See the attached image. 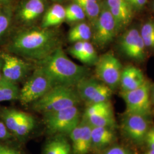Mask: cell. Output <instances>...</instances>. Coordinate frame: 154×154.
<instances>
[{"mask_svg":"<svg viewBox=\"0 0 154 154\" xmlns=\"http://www.w3.org/2000/svg\"><path fill=\"white\" fill-rule=\"evenodd\" d=\"M58 32L52 28L31 27L19 31L13 37L8 50L31 60L40 61L61 47Z\"/></svg>","mask_w":154,"mask_h":154,"instance_id":"1","label":"cell"},{"mask_svg":"<svg viewBox=\"0 0 154 154\" xmlns=\"http://www.w3.org/2000/svg\"><path fill=\"white\" fill-rule=\"evenodd\" d=\"M38 62L39 67L51 78L55 85L74 87L88 77V69L72 62L61 46Z\"/></svg>","mask_w":154,"mask_h":154,"instance_id":"2","label":"cell"},{"mask_svg":"<svg viewBox=\"0 0 154 154\" xmlns=\"http://www.w3.org/2000/svg\"><path fill=\"white\" fill-rule=\"evenodd\" d=\"M81 99L76 88L64 85H55L32 103L33 110L43 114L77 106Z\"/></svg>","mask_w":154,"mask_h":154,"instance_id":"3","label":"cell"},{"mask_svg":"<svg viewBox=\"0 0 154 154\" xmlns=\"http://www.w3.org/2000/svg\"><path fill=\"white\" fill-rule=\"evenodd\" d=\"M55 86L44 70L38 67L28 78L20 91L19 100L22 105L33 103Z\"/></svg>","mask_w":154,"mask_h":154,"instance_id":"4","label":"cell"},{"mask_svg":"<svg viewBox=\"0 0 154 154\" xmlns=\"http://www.w3.org/2000/svg\"><path fill=\"white\" fill-rule=\"evenodd\" d=\"M48 131L52 134H70L80 123V112L77 106L44 114Z\"/></svg>","mask_w":154,"mask_h":154,"instance_id":"5","label":"cell"},{"mask_svg":"<svg viewBox=\"0 0 154 154\" xmlns=\"http://www.w3.org/2000/svg\"><path fill=\"white\" fill-rule=\"evenodd\" d=\"M116 20L105 1L101 3L99 16L92 26V41L100 48H104L115 38L118 32Z\"/></svg>","mask_w":154,"mask_h":154,"instance_id":"6","label":"cell"},{"mask_svg":"<svg viewBox=\"0 0 154 154\" xmlns=\"http://www.w3.org/2000/svg\"><path fill=\"white\" fill-rule=\"evenodd\" d=\"M95 66V74L99 81L112 90L119 85L122 65L113 53L108 52L100 56Z\"/></svg>","mask_w":154,"mask_h":154,"instance_id":"7","label":"cell"},{"mask_svg":"<svg viewBox=\"0 0 154 154\" xmlns=\"http://www.w3.org/2000/svg\"><path fill=\"white\" fill-rule=\"evenodd\" d=\"M76 90L81 100L91 105L109 101L112 90L98 79L85 78L76 85Z\"/></svg>","mask_w":154,"mask_h":154,"instance_id":"8","label":"cell"},{"mask_svg":"<svg viewBox=\"0 0 154 154\" xmlns=\"http://www.w3.org/2000/svg\"><path fill=\"white\" fill-rule=\"evenodd\" d=\"M122 97L126 106V113L149 116L151 112L150 87L147 82L138 88L122 91Z\"/></svg>","mask_w":154,"mask_h":154,"instance_id":"9","label":"cell"},{"mask_svg":"<svg viewBox=\"0 0 154 154\" xmlns=\"http://www.w3.org/2000/svg\"><path fill=\"white\" fill-rule=\"evenodd\" d=\"M149 116L135 114H128L122 121V129L127 137L138 144L146 140L149 129Z\"/></svg>","mask_w":154,"mask_h":154,"instance_id":"10","label":"cell"},{"mask_svg":"<svg viewBox=\"0 0 154 154\" xmlns=\"http://www.w3.org/2000/svg\"><path fill=\"white\" fill-rule=\"evenodd\" d=\"M3 78L11 82L17 83L28 75L31 69V65L15 55L2 53Z\"/></svg>","mask_w":154,"mask_h":154,"instance_id":"11","label":"cell"},{"mask_svg":"<svg viewBox=\"0 0 154 154\" xmlns=\"http://www.w3.org/2000/svg\"><path fill=\"white\" fill-rule=\"evenodd\" d=\"M119 44L122 52L127 57L135 61L144 60L146 46L140 32L136 28L130 29L124 33Z\"/></svg>","mask_w":154,"mask_h":154,"instance_id":"12","label":"cell"},{"mask_svg":"<svg viewBox=\"0 0 154 154\" xmlns=\"http://www.w3.org/2000/svg\"><path fill=\"white\" fill-rule=\"evenodd\" d=\"M92 127L82 119L69 134L72 142L73 154H87L92 148Z\"/></svg>","mask_w":154,"mask_h":154,"instance_id":"13","label":"cell"},{"mask_svg":"<svg viewBox=\"0 0 154 154\" xmlns=\"http://www.w3.org/2000/svg\"><path fill=\"white\" fill-rule=\"evenodd\" d=\"M45 0H26L20 5L17 11V18L25 25L30 26L46 11Z\"/></svg>","mask_w":154,"mask_h":154,"instance_id":"14","label":"cell"},{"mask_svg":"<svg viewBox=\"0 0 154 154\" xmlns=\"http://www.w3.org/2000/svg\"><path fill=\"white\" fill-rule=\"evenodd\" d=\"M105 3L116 20L118 31L132 20L133 9L127 0H106Z\"/></svg>","mask_w":154,"mask_h":154,"instance_id":"15","label":"cell"},{"mask_svg":"<svg viewBox=\"0 0 154 154\" xmlns=\"http://www.w3.org/2000/svg\"><path fill=\"white\" fill-rule=\"evenodd\" d=\"M143 72L135 66H128L122 69L120 83L122 91L133 90L145 83Z\"/></svg>","mask_w":154,"mask_h":154,"instance_id":"16","label":"cell"},{"mask_svg":"<svg viewBox=\"0 0 154 154\" xmlns=\"http://www.w3.org/2000/svg\"><path fill=\"white\" fill-rule=\"evenodd\" d=\"M65 8L58 3H55L45 12L41 27L53 28L65 21Z\"/></svg>","mask_w":154,"mask_h":154,"instance_id":"17","label":"cell"},{"mask_svg":"<svg viewBox=\"0 0 154 154\" xmlns=\"http://www.w3.org/2000/svg\"><path fill=\"white\" fill-rule=\"evenodd\" d=\"M115 139L116 135L112 128L104 127H94L91 128L93 148L104 149L112 143Z\"/></svg>","mask_w":154,"mask_h":154,"instance_id":"18","label":"cell"},{"mask_svg":"<svg viewBox=\"0 0 154 154\" xmlns=\"http://www.w3.org/2000/svg\"><path fill=\"white\" fill-rule=\"evenodd\" d=\"M27 114L25 112L12 108L0 107V119L13 135Z\"/></svg>","mask_w":154,"mask_h":154,"instance_id":"19","label":"cell"},{"mask_svg":"<svg viewBox=\"0 0 154 154\" xmlns=\"http://www.w3.org/2000/svg\"><path fill=\"white\" fill-rule=\"evenodd\" d=\"M82 119L92 127H104L112 129L116 125L112 109L93 116L83 117Z\"/></svg>","mask_w":154,"mask_h":154,"instance_id":"20","label":"cell"},{"mask_svg":"<svg viewBox=\"0 0 154 154\" xmlns=\"http://www.w3.org/2000/svg\"><path fill=\"white\" fill-rule=\"evenodd\" d=\"M91 37L92 28L91 25L83 21L75 23L68 33V40L72 43L89 41Z\"/></svg>","mask_w":154,"mask_h":154,"instance_id":"21","label":"cell"},{"mask_svg":"<svg viewBox=\"0 0 154 154\" xmlns=\"http://www.w3.org/2000/svg\"><path fill=\"white\" fill-rule=\"evenodd\" d=\"M73 2L78 4L82 8L86 18H88L91 23V26L99 16L101 9V3L99 0H72Z\"/></svg>","mask_w":154,"mask_h":154,"instance_id":"22","label":"cell"},{"mask_svg":"<svg viewBox=\"0 0 154 154\" xmlns=\"http://www.w3.org/2000/svg\"><path fill=\"white\" fill-rule=\"evenodd\" d=\"M20 91L17 83L3 78L0 82V102L19 99Z\"/></svg>","mask_w":154,"mask_h":154,"instance_id":"23","label":"cell"},{"mask_svg":"<svg viewBox=\"0 0 154 154\" xmlns=\"http://www.w3.org/2000/svg\"><path fill=\"white\" fill-rule=\"evenodd\" d=\"M65 21L70 23L82 22L86 18L82 8L75 2H72L65 8Z\"/></svg>","mask_w":154,"mask_h":154,"instance_id":"24","label":"cell"},{"mask_svg":"<svg viewBox=\"0 0 154 154\" xmlns=\"http://www.w3.org/2000/svg\"><path fill=\"white\" fill-rule=\"evenodd\" d=\"M98 58L93 44L89 41H84L82 54L80 61L87 65H95Z\"/></svg>","mask_w":154,"mask_h":154,"instance_id":"25","label":"cell"},{"mask_svg":"<svg viewBox=\"0 0 154 154\" xmlns=\"http://www.w3.org/2000/svg\"><path fill=\"white\" fill-rule=\"evenodd\" d=\"M140 34L145 46L154 49V21L149 20L144 23Z\"/></svg>","mask_w":154,"mask_h":154,"instance_id":"26","label":"cell"},{"mask_svg":"<svg viewBox=\"0 0 154 154\" xmlns=\"http://www.w3.org/2000/svg\"><path fill=\"white\" fill-rule=\"evenodd\" d=\"M35 122L33 116L27 114L25 118L17 127L14 136L17 138H22L28 135L35 127Z\"/></svg>","mask_w":154,"mask_h":154,"instance_id":"27","label":"cell"},{"mask_svg":"<svg viewBox=\"0 0 154 154\" xmlns=\"http://www.w3.org/2000/svg\"><path fill=\"white\" fill-rule=\"evenodd\" d=\"M112 107L110 101H106L89 105L85 111L83 117H87L93 116L99 112H102L107 110L112 109Z\"/></svg>","mask_w":154,"mask_h":154,"instance_id":"28","label":"cell"},{"mask_svg":"<svg viewBox=\"0 0 154 154\" xmlns=\"http://www.w3.org/2000/svg\"><path fill=\"white\" fill-rule=\"evenodd\" d=\"M11 11L4 9L0 11V39L9 28L11 21Z\"/></svg>","mask_w":154,"mask_h":154,"instance_id":"29","label":"cell"},{"mask_svg":"<svg viewBox=\"0 0 154 154\" xmlns=\"http://www.w3.org/2000/svg\"><path fill=\"white\" fill-rule=\"evenodd\" d=\"M61 138H56L49 141L45 147L44 154H58L61 146Z\"/></svg>","mask_w":154,"mask_h":154,"instance_id":"30","label":"cell"},{"mask_svg":"<svg viewBox=\"0 0 154 154\" xmlns=\"http://www.w3.org/2000/svg\"><path fill=\"white\" fill-rule=\"evenodd\" d=\"M83 42H77L74 43L71 47L69 49V53L70 54L80 61L83 51Z\"/></svg>","mask_w":154,"mask_h":154,"instance_id":"31","label":"cell"},{"mask_svg":"<svg viewBox=\"0 0 154 154\" xmlns=\"http://www.w3.org/2000/svg\"><path fill=\"white\" fill-rule=\"evenodd\" d=\"M102 154H132V153L125 147L117 146L107 149Z\"/></svg>","mask_w":154,"mask_h":154,"instance_id":"32","label":"cell"},{"mask_svg":"<svg viewBox=\"0 0 154 154\" xmlns=\"http://www.w3.org/2000/svg\"><path fill=\"white\" fill-rule=\"evenodd\" d=\"M12 135L4 123L0 119V140H5L11 139Z\"/></svg>","mask_w":154,"mask_h":154,"instance_id":"33","label":"cell"},{"mask_svg":"<svg viewBox=\"0 0 154 154\" xmlns=\"http://www.w3.org/2000/svg\"><path fill=\"white\" fill-rule=\"evenodd\" d=\"M0 154H22V153L17 149L0 142Z\"/></svg>","mask_w":154,"mask_h":154,"instance_id":"34","label":"cell"},{"mask_svg":"<svg viewBox=\"0 0 154 154\" xmlns=\"http://www.w3.org/2000/svg\"><path fill=\"white\" fill-rule=\"evenodd\" d=\"M72 148L65 138H61V146L58 154H72Z\"/></svg>","mask_w":154,"mask_h":154,"instance_id":"35","label":"cell"},{"mask_svg":"<svg viewBox=\"0 0 154 154\" xmlns=\"http://www.w3.org/2000/svg\"><path fill=\"white\" fill-rule=\"evenodd\" d=\"M147 0H129L128 2L133 10H140L146 4Z\"/></svg>","mask_w":154,"mask_h":154,"instance_id":"36","label":"cell"},{"mask_svg":"<svg viewBox=\"0 0 154 154\" xmlns=\"http://www.w3.org/2000/svg\"><path fill=\"white\" fill-rule=\"evenodd\" d=\"M145 142L147 143L149 149H154V138L147 135Z\"/></svg>","mask_w":154,"mask_h":154,"instance_id":"37","label":"cell"},{"mask_svg":"<svg viewBox=\"0 0 154 154\" xmlns=\"http://www.w3.org/2000/svg\"><path fill=\"white\" fill-rule=\"evenodd\" d=\"M2 60L0 55V82L2 81L3 79V75H2Z\"/></svg>","mask_w":154,"mask_h":154,"instance_id":"38","label":"cell"},{"mask_svg":"<svg viewBox=\"0 0 154 154\" xmlns=\"http://www.w3.org/2000/svg\"><path fill=\"white\" fill-rule=\"evenodd\" d=\"M147 135L149 136V137H151L152 138H154V127L149 129V131H148Z\"/></svg>","mask_w":154,"mask_h":154,"instance_id":"39","label":"cell"},{"mask_svg":"<svg viewBox=\"0 0 154 154\" xmlns=\"http://www.w3.org/2000/svg\"><path fill=\"white\" fill-rule=\"evenodd\" d=\"M11 0H0V6H4L8 5Z\"/></svg>","mask_w":154,"mask_h":154,"instance_id":"40","label":"cell"},{"mask_svg":"<svg viewBox=\"0 0 154 154\" xmlns=\"http://www.w3.org/2000/svg\"><path fill=\"white\" fill-rule=\"evenodd\" d=\"M144 154H154V149H149V150Z\"/></svg>","mask_w":154,"mask_h":154,"instance_id":"41","label":"cell"},{"mask_svg":"<svg viewBox=\"0 0 154 154\" xmlns=\"http://www.w3.org/2000/svg\"><path fill=\"white\" fill-rule=\"evenodd\" d=\"M50 1H53V2H63V1H66V0H50Z\"/></svg>","mask_w":154,"mask_h":154,"instance_id":"42","label":"cell"},{"mask_svg":"<svg viewBox=\"0 0 154 154\" xmlns=\"http://www.w3.org/2000/svg\"><path fill=\"white\" fill-rule=\"evenodd\" d=\"M152 101L154 103V88L152 90Z\"/></svg>","mask_w":154,"mask_h":154,"instance_id":"43","label":"cell"},{"mask_svg":"<svg viewBox=\"0 0 154 154\" xmlns=\"http://www.w3.org/2000/svg\"><path fill=\"white\" fill-rule=\"evenodd\" d=\"M128 1H129V0H127V1H128Z\"/></svg>","mask_w":154,"mask_h":154,"instance_id":"44","label":"cell"},{"mask_svg":"<svg viewBox=\"0 0 154 154\" xmlns=\"http://www.w3.org/2000/svg\"></svg>","mask_w":154,"mask_h":154,"instance_id":"45","label":"cell"},{"mask_svg":"<svg viewBox=\"0 0 154 154\" xmlns=\"http://www.w3.org/2000/svg\"><path fill=\"white\" fill-rule=\"evenodd\" d=\"M99 1H100V0H99Z\"/></svg>","mask_w":154,"mask_h":154,"instance_id":"46","label":"cell"}]
</instances>
